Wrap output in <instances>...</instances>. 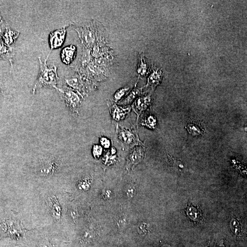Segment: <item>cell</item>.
Listing matches in <instances>:
<instances>
[{"label": "cell", "instance_id": "obj_1", "mask_svg": "<svg viewBox=\"0 0 247 247\" xmlns=\"http://www.w3.org/2000/svg\"><path fill=\"white\" fill-rule=\"evenodd\" d=\"M49 55L43 62L40 58V70L36 83L33 88V94H35L37 89L43 87H51L55 88L58 84L59 77L57 75V67L54 66L49 67L47 66V61Z\"/></svg>", "mask_w": 247, "mask_h": 247}, {"label": "cell", "instance_id": "obj_2", "mask_svg": "<svg viewBox=\"0 0 247 247\" xmlns=\"http://www.w3.org/2000/svg\"><path fill=\"white\" fill-rule=\"evenodd\" d=\"M55 89L71 111L74 114L78 115L80 104V98L78 95L67 87L60 88L56 87Z\"/></svg>", "mask_w": 247, "mask_h": 247}, {"label": "cell", "instance_id": "obj_3", "mask_svg": "<svg viewBox=\"0 0 247 247\" xmlns=\"http://www.w3.org/2000/svg\"><path fill=\"white\" fill-rule=\"evenodd\" d=\"M79 38L85 46L89 47L95 40V34L94 30L88 24H83L76 29Z\"/></svg>", "mask_w": 247, "mask_h": 247}, {"label": "cell", "instance_id": "obj_4", "mask_svg": "<svg viewBox=\"0 0 247 247\" xmlns=\"http://www.w3.org/2000/svg\"><path fill=\"white\" fill-rule=\"evenodd\" d=\"M66 28L55 30L49 35V44L51 50L58 49L62 45L66 36Z\"/></svg>", "mask_w": 247, "mask_h": 247}, {"label": "cell", "instance_id": "obj_5", "mask_svg": "<svg viewBox=\"0 0 247 247\" xmlns=\"http://www.w3.org/2000/svg\"><path fill=\"white\" fill-rule=\"evenodd\" d=\"M60 163L56 160H51L43 165L40 170L39 173L42 175L49 176L53 175L60 168Z\"/></svg>", "mask_w": 247, "mask_h": 247}, {"label": "cell", "instance_id": "obj_6", "mask_svg": "<svg viewBox=\"0 0 247 247\" xmlns=\"http://www.w3.org/2000/svg\"><path fill=\"white\" fill-rule=\"evenodd\" d=\"M76 47L71 45L65 47L61 53V58L64 63L69 65L72 62L76 54Z\"/></svg>", "mask_w": 247, "mask_h": 247}, {"label": "cell", "instance_id": "obj_7", "mask_svg": "<svg viewBox=\"0 0 247 247\" xmlns=\"http://www.w3.org/2000/svg\"><path fill=\"white\" fill-rule=\"evenodd\" d=\"M49 207L52 216L56 221L59 220L61 217V208L58 202V200L54 196L49 199Z\"/></svg>", "mask_w": 247, "mask_h": 247}, {"label": "cell", "instance_id": "obj_8", "mask_svg": "<svg viewBox=\"0 0 247 247\" xmlns=\"http://www.w3.org/2000/svg\"><path fill=\"white\" fill-rule=\"evenodd\" d=\"M129 111V108H123L116 105L113 103L112 107L110 108V112L112 117L115 120L117 121H119L124 118L125 115L127 114Z\"/></svg>", "mask_w": 247, "mask_h": 247}, {"label": "cell", "instance_id": "obj_9", "mask_svg": "<svg viewBox=\"0 0 247 247\" xmlns=\"http://www.w3.org/2000/svg\"><path fill=\"white\" fill-rule=\"evenodd\" d=\"M150 97H142L137 98L134 103L133 109L136 113L139 114L146 109L150 103Z\"/></svg>", "mask_w": 247, "mask_h": 247}, {"label": "cell", "instance_id": "obj_10", "mask_svg": "<svg viewBox=\"0 0 247 247\" xmlns=\"http://www.w3.org/2000/svg\"><path fill=\"white\" fill-rule=\"evenodd\" d=\"M65 81L69 86L76 90L80 94H84L85 90L79 78L76 77H69L65 79Z\"/></svg>", "mask_w": 247, "mask_h": 247}, {"label": "cell", "instance_id": "obj_11", "mask_svg": "<svg viewBox=\"0 0 247 247\" xmlns=\"http://www.w3.org/2000/svg\"><path fill=\"white\" fill-rule=\"evenodd\" d=\"M134 135L130 130L123 129L120 130L119 133V138L121 142L127 144H130L135 141Z\"/></svg>", "mask_w": 247, "mask_h": 247}, {"label": "cell", "instance_id": "obj_12", "mask_svg": "<svg viewBox=\"0 0 247 247\" xmlns=\"http://www.w3.org/2000/svg\"><path fill=\"white\" fill-rule=\"evenodd\" d=\"M143 155V151L141 147H136L129 156V160L131 164H136L141 161Z\"/></svg>", "mask_w": 247, "mask_h": 247}, {"label": "cell", "instance_id": "obj_13", "mask_svg": "<svg viewBox=\"0 0 247 247\" xmlns=\"http://www.w3.org/2000/svg\"><path fill=\"white\" fill-rule=\"evenodd\" d=\"M139 64L137 68V72L142 76L146 75L149 72V67L145 59L144 55L143 54L139 57Z\"/></svg>", "mask_w": 247, "mask_h": 247}, {"label": "cell", "instance_id": "obj_14", "mask_svg": "<svg viewBox=\"0 0 247 247\" xmlns=\"http://www.w3.org/2000/svg\"><path fill=\"white\" fill-rule=\"evenodd\" d=\"M162 77V71L161 69L154 70L148 79V85L155 86L159 83Z\"/></svg>", "mask_w": 247, "mask_h": 247}, {"label": "cell", "instance_id": "obj_15", "mask_svg": "<svg viewBox=\"0 0 247 247\" xmlns=\"http://www.w3.org/2000/svg\"><path fill=\"white\" fill-rule=\"evenodd\" d=\"M19 34V33L18 32L8 29L3 35V39L6 43L9 44H12L16 41Z\"/></svg>", "mask_w": 247, "mask_h": 247}, {"label": "cell", "instance_id": "obj_16", "mask_svg": "<svg viewBox=\"0 0 247 247\" xmlns=\"http://www.w3.org/2000/svg\"><path fill=\"white\" fill-rule=\"evenodd\" d=\"M187 214L192 220L198 221L201 217L200 210L199 209L193 206H188Z\"/></svg>", "mask_w": 247, "mask_h": 247}, {"label": "cell", "instance_id": "obj_17", "mask_svg": "<svg viewBox=\"0 0 247 247\" xmlns=\"http://www.w3.org/2000/svg\"><path fill=\"white\" fill-rule=\"evenodd\" d=\"M139 93H140V90H139V89L134 88L132 91L131 94L126 98H125L124 100H122L119 103V104L121 105H126L131 104L134 100L135 98L138 95Z\"/></svg>", "mask_w": 247, "mask_h": 247}, {"label": "cell", "instance_id": "obj_18", "mask_svg": "<svg viewBox=\"0 0 247 247\" xmlns=\"http://www.w3.org/2000/svg\"><path fill=\"white\" fill-rule=\"evenodd\" d=\"M156 120L152 115H149L145 117L144 124L151 128H154L156 125Z\"/></svg>", "mask_w": 247, "mask_h": 247}, {"label": "cell", "instance_id": "obj_19", "mask_svg": "<svg viewBox=\"0 0 247 247\" xmlns=\"http://www.w3.org/2000/svg\"><path fill=\"white\" fill-rule=\"evenodd\" d=\"M231 229L233 231L234 233L237 235H238L240 233L241 230L240 227L239 226V222H238L235 219L232 220L231 222Z\"/></svg>", "mask_w": 247, "mask_h": 247}, {"label": "cell", "instance_id": "obj_20", "mask_svg": "<svg viewBox=\"0 0 247 247\" xmlns=\"http://www.w3.org/2000/svg\"><path fill=\"white\" fill-rule=\"evenodd\" d=\"M129 88H122L117 91L114 95V99L115 101H118L125 94V93L129 90Z\"/></svg>", "mask_w": 247, "mask_h": 247}, {"label": "cell", "instance_id": "obj_21", "mask_svg": "<svg viewBox=\"0 0 247 247\" xmlns=\"http://www.w3.org/2000/svg\"><path fill=\"white\" fill-rule=\"evenodd\" d=\"M10 51V47H7L0 39V55L6 54V55H9Z\"/></svg>", "mask_w": 247, "mask_h": 247}, {"label": "cell", "instance_id": "obj_22", "mask_svg": "<svg viewBox=\"0 0 247 247\" xmlns=\"http://www.w3.org/2000/svg\"><path fill=\"white\" fill-rule=\"evenodd\" d=\"M103 148L100 146L94 145L93 147V154L95 158H97L102 154Z\"/></svg>", "mask_w": 247, "mask_h": 247}, {"label": "cell", "instance_id": "obj_23", "mask_svg": "<svg viewBox=\"0 0 247 247\" xmlns=\"http://www.w3.org/2000/svg\"><path fill=\"white\" fill-rule=\"evenodd\" d=\"M136 189L133 186H129L126 189V194L128 197L132 198L135 196Z\"/></svg>", "mask_w": 247, "mask_h": 247}, {"label": "cell", "instance_id": "obj_24", "mask_svg": "<svg viewBox=\"0 0 247 247\" xmlns=\"http://www.w3.org/2000/svg\"><path fill=\"white\" fill-rule=\"evenodd\" d=\"M197 126L196 125H189L188 130H189V131L190 132V133H191V134H193V135H197L198 134L200 133L201 132L200 130L198 128H197Z\"/></svg>", "mask_w": 247, "mask_h": 247}, {"label": "cell", "instance_id": "obj_25", "mask_svg": "<svg viewBox=\"0 0 247 247\" xmlns=\"http://www.w3.org/2000/svg\"><path fill=\"white\" fill-rule=\"evenodd\" d=\"M100 142L102 146L105 148H108L110 147V141L106 137H101L100 138Z\"/></svg>", "mask_w": 247, "mask_h": 247}, {"label": "cell", "instance_id": "obj_26", "mask_svg": "<svg viewBox=\"0 0 247 247\" xmlns=\"http://www.w3.org/2000/svg\"><path fill=\"white\" fill-rule=\"evenodd\" d=\"M146 225L143 224L139 226L138 228V232L142 235H145L147 233V229Z\"/></svg>", "mask_w": 247, "mask_h": 247}, {"label": "cell", "instance_id": "obj_27", "mask_svg": "<svg viewBox=\"0 0 247 247\" xmlns=\"http://www.w3.org/2000/svg\"><path fill=\"white\" fill-rule=\"evenodd\" d=\"M94 237V234L90 231H87L84 233L83 236V239L85 240L89 241H91Z\"/></svg>", "mask_w": 247, "mask_h": 247}, {"label": "cell", "instance_id": "obj_28", "mask_svg": "<svg viewBox=\"0 0 247 247\" xmlns=\"http://www.w3.org/2000/svg\"><path fill=\"white\" fill-rule=\"evenodd\" d=\"M79 187L82 189H86L89 187L88 181L86 180H83L79 184Z\"/></svg>", "mask_w": 247, "mask_h": 247}, {"label": "cell", "instance_id": "obj_29", "mask_svg": "<svg viewBox=\"0 0 247 247\" xmlns=\"http://www.w3.org/2000/svg\"><path fill=\"white\" fill-rule=\"evenodd\" d=\"M126 220L124 218H121L118 221V227H125L126 224Z\"/></svg>", "mask_w": 247, "mask_h": 247}, {"label": "cell", "instance_id": "obj_30", "mask_svg": "<svg viewBox=\"0 0 247 247\" xmlns=\"http://www.w3.org/2000/svg\"><path fill=\"white\" fill-rule=\"evenodd\" d=\"M160 247H171L170 245H168V244H165V245H163Z\"/></svg>", "mask_w": 247, "mask_h": 247}]
</instances>
